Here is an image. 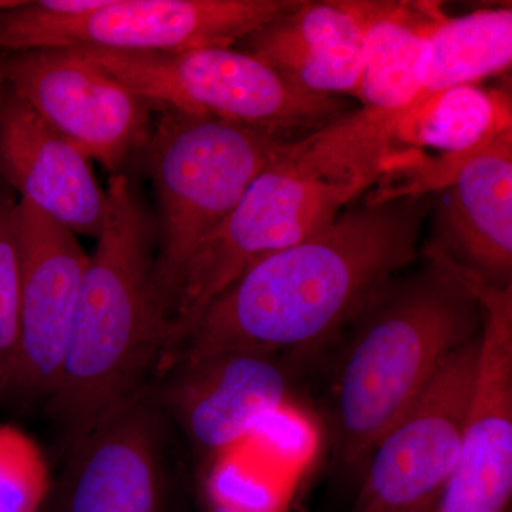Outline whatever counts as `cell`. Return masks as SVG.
Segmentation results:
<instances>
[{
  "instance_id": "1",
  "label": "cell",
  "mask_w": 512,
  "mask_h": 512,
  "mask_svg": "<svg viewBox=\"0 0 512 512\" xmlns=\"http://www.w3.org/2000/svg\"><path fill=\"white\" fill-rule=\"evenodd\" d=\"M429 195L365 201L259 259L201 313L165 366L234 349L302 355L348 328L417 255Z\"/></svg>"
},
{
  "instance_id": "2",
  "label": "cell",
  "mask_w": 512,
  "mask_h": 512,
  "mask_svg": "<svg viewBox=\"0 0 512 512\" xmlns=\"http://www.w3.org/2000/svg\"><path fill=\"white\" fill-rule=\"evenodd\" d=\"M397 113L350 110L284 144L185 265L168 328L170 352L249 266L322 231L382 180Z\"/></svg>"
},
{
  "instance_id": "3",
  "label": "cell",
  "mask_w": 512,
  "mask_h": 512,
  "mask_svg": "<svg viewBox=\"0 0 512 512\" xmlns=\"http://www.w3.org/2000/svg\"><path fill=\"white\" fill-rule=\"evenodd\" d=\"M89 256L49 414L66 451L156 380L168 329L156 285V225L124 173Z\"/></svg>"
},
{
  "instance_id": "4",
  "label": "cell",
  "mask_w": 512,
  "mask_h": 512,
  "mask_svg": "<svg viewBox=\"0 0 512 512\" xmlns=\"http://www.w3.org/2000/svg\"><path fill=\"white\" fill-rule=\"evenodd\" d=\"M426 254L420 271L387 282L350 323L333 367L326 420L343 473L360 477L380 437L448 357L480 335V303L460 265L436 244Z\"/></svg>"
},
{
  "instance_id": "5",
  "label": "cell",
  "mask_w": 512,
  "mask_h": 512,
  "mask_svg": "<svg viewBox=\"0 0 512 512\" xmlns=\"http://www.w3.org/2000/svg\"><path fill=\"white\" fill-rule=\"evenodd\" d=\"M286 143L244 124L160 109L138 158L156 195L154 285L167 328L192 254Z\"/></svg>"
},
{
  "instance_id": "6",
  "label": "cell",
  "mask_w": 512,
  "mask_h": 512,
  "mask_svg": "<svg viewBox=\"0 0 512 512\" xmlns=\"http://www.w3.org/2000/svg\"><path fill=\"white\" fill-rule=\"evenodd\" d=\"M73 50L157 109L232 121L288 141L350 111L339 97L301 89L234 46L180 52Z\"/></svg>"
},
{
  "instance_id": "7",
  "label": "cell",
  "mask_w": 512,
  "mask_h": 512,
  "mask_svg": "<svg viewBox=\"0 0 512 512\" xmlns=\"http://www.w3.org/2000/svg\"><path fill=\"white\" fill-rule=\"evenodd\" d=\"M303 0H19L0 12V55L39 49L180 52L231 47Z\"/></svg>"
},
{
  "instance_id": "8",
  "label": "cell",
  "mask_w": 512,
  "mask_h": 512,
  "mask_svg": "<svg viewBox=\"0 0 512 512\" xmlns=\"http://www.w3.org/2000/svg\"><path fill=\"white\" fill-rule=\"evenodd\" d=\"M480 335L437 370L367 457L353 512L437 503L456 468L476 379Z\"/></svg>"
},
{
  "instance_id": "9",
  "label": "cell",
  "mask_w": 512,
  "mask_h": 512,
  "mask_svg": "<svg viewBox=\"0 0 512 512\" xmlns=\"http://www.w3.org/2000/svg\"><path fill=\"white\" fill-rule=\"evenodd\" d=\"M289 355L234 349L180 360L151 383L171 426L208 466L284 412L295 372Z\"/></svg>"
},
{
  "instance_id": "10",
  "label": "cell",
  "mask_w": 512,
  "mask_h": 512,
  "mask_svg": "<svg viewBox=\"0 0 512 512\" xmlns=\"http://www.w3.org/2000/svg\"><path fill=\"white\" fill-rule=\"evenodd\" d=\"M0 60L10 89L111 175L140 156L153 128V103L73 49L8 53Z\"/></svg>"
},
{
  "instance_id": "11",
  "label": "cell",
  "mask_w": 512,
  "mask_h": 512,
  "mask_svg": "<svg viewBox=\"0 0 512 512\" xmlns=\"http://www.w3.org/2000/svg\"><path fill=\"white\" fill-rule=\"evenodd\" d=\"M170 429L147 387L67 451L46 512H168Z\"/></svg>"
},
{
  "instance_id": "12",
  "label": "cell",
  "mask_w": 512,
  "mask_h": 512,
  "mask_svg": "<svg viewBox=\"0 0 512 512\" xmlns=\"http://www.w3.org/2000/svg\"><path fill=\"white\" fill-rule=\"evenodd\" d=\"M480 303L476 379L456 468L434 512H507L512 495V285L461 266Z\"/></svg>"
},
{
  "instance_id": "13",
  "label": "cell",
  "mask_w": 512,
  "mask_h": 512,
  "mask_svg": "<svg viewBox=\"0 0 512 512\" xmlns=\"http://www.w3.org/2000/svg\"><path fill=\"white\" fill-rule=\"evenodd\" d=\"M16 227L19 343L8 393L49 399L62 367L89 255L74 232L19 198Z\"/></svg>"
},
{
  "instance_id": "14",
  "label": "cell",
  "mask_w": 512,
  "mask_h": 512,
  "mask_svg": "<svg viewBox=\"0 0 512 512\" xmlns=\"http://www.w3.org/2000/svg\"><path fill=\"white\" fill-rule=\"evenodd\" d=\"M0 183L74 234L99 238L107 192L90 158L8 84L0 97Z\"/></svg>"
},
{
  "instance_id": "15",
  "label": "cell",
  "mask_w": 512,
  "mask_h": 512,
  "mask_svg": "<svg viewBox=\"0 0 512 512\" xmlns=\"http://www.w3.org/2000/svg\"><path fill=\"white\" fill-rule=\"evenodd\" d=\"M372 8L373 0H303L234 47L301 89L353 96Z\"/></svg>"
},
{
  "instance_id": "16",
  "label": "cell",
  "mask_w": 512,
  "mask_h": 512,
  "mask_svg": "<svg viewBox=\"0 0 512 512\" xmlns=\"http://www.w3.org/2000/svg\"><path fill=\"white\" fill-rule=\"evenodd\" d=\"M441 191L437 247L484 281L512 285V127L468 158Z\"/></svg>"
},
{
  "instance_id": "17",
  "label": "cell",
  "mask_w": 512,
  "mask_h": 512,
  "mask_svg": "<svg viewBox=\"0 0 512 512\" xmlns=\"http://www.w3.org/2000/svg\"><path fill=\"white\" fill-rule=\"evenodd\" d=\"M443 18L439 3L373 0L353 94L365 109L397 113L420 96L429 76L431 33Z\"/></svg>"
},
{
  "instance_id": "18",
  "label": "cell",
  "mask_w": 512,
  "mask_h": 512,
  "mask_svg": "<svg viewBox=\"0 0 512 512\" xmlns=\"http://www.w3.org/2000/svg\"><path fill=\"white\" fill-rule=\"evenodd\" d=\"M511 114L508 94L476 84L420 94L397 116L394 148L430 147L444 156L476 153L512 127Z\"/></svg>"
},
{
  "instance_id": "19",
  "label": "cell",
  "mask_w": 512,
  "mask_h": 512,
  "mask_svg": "<svg viewBox=\"0 0 512 512\" xmlns=\"http://www.w3.org/2000/svg\"><path fill=\"white\" fill-rule=\"evenodd\" d=\"M429 76L421 94L476 84L507 70L512 60V9H481L444 18L430 37Z\"/></svg>"
},
{
  "instance_id": "20",
  "label": "cell",
  "mask_w": 512,
  "mask_h": 512,
  "mask_svg": "<svg viewBox=\"0 0 512 512\" xmlns=\"http://www.w3.org/2000/svg\"><path fill=\"white\" fill-rule=\"evenodd\" d=\"M52 474L42 447L19 427L0 424V512H40Z\"/></svg>"
},
{
  "instance_id": "21",
  "label": "cell",
  "mask_w": 512,
  "mask_h": 512,
  "mask_svg": "<svg viewBox=\"0 0 512 512\" xmlns=\"http://www.w3.org/2000/svg\"><path fill=\"white\" fill-rule=\"evenodd\" d=\"M18 197L0 183V397L8 393L19 343Z\"/></svg>"
},
{
  "instance_id": "22",
  "label": "cell",
  "mask_w": 512,
  "mask_h": 512,
  "mask_svg": "<svg viewBox=\"0 0 512 512\" xmlns=\"http://www.w3.org/2000/svg\"><path fill=\"white\" fill-rule=\"evenodd\" d=\"M198 512H247L244 510H239L237 507H232V505H228L222 503V501L214 500V498L208 497L205 495V500L202 501L200 510Z\"/></svg>"
},
{
  "instance_id": "23",
  "label": "cell",
  "mask_w": 512,
  "mask_h": 512,
  "mask_svg": "<svg viewBox=\"0 0 512 512\" xmlns=\"http://www.w3.org/2000/svg\"><path fill=\"white\" fill-rule=\"evenodd\" d=\"M437 503L421 505V507L412 508V510L400 511V512H434V507Z\"/></svg>"
},
{
  "instance_id": "24",
  "label": "cell",
  "mask_w": 512,
  "mask_h": 512,
  "mask_svg": "<svg viewBox=\"0 0 512 512\" xmlns=\"http://www.w3.org/2000/svg\"><path fill=\"white\" fill-rule=\"evenodd\" d=\"M18 2L19 0H0V12H3L5 9L12 8V6H15Z\"/></svg>"
},
{
  "instance_id": "25",
  "label": "cell",
  "mask_w": 512,
  "mask_h": 512,
  "mask_svg": "<svg viewBox=\"0 0 512 512\" xmlns=\"http://www.w3.org/2000/svg\"><path fill=\"white\" fill-rule=\"evenodd\" d=\"M6 87L5 73H3L2 60H0V97H2L3 90Z\"/></svg>"
}]
</instances>
